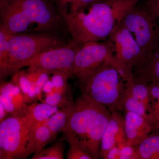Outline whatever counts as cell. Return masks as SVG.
<instances>
[{"label": "cell", "instance_id": "cell-1", "mask_svg": "<svg viewBox=\"0 0 159 159\" xmlns=\"http://www.w3.org/2000/svg\"><path fill=\"white\" fill-rule=\"evenodd\" d=\"M141 0H105L90 4L61 16L73 41L79 44L108 39L125 13Z\"/></svg>", "mask_w": 159, "mask_h": 159}, {"label": "cell", "instance_id": "cell-2", "mask_svg": "<svg viewBox=\"0 0 159 159\" xmlns=\"http://www.w3.org/2000/svg\"><path fill=\"white\" fill-rule=\"evenodd\" d=\"M0 30L11 34L54 29L59 17L48 0H1Z\"/></svg>", "mask_w": 159, "mask_h": 159}, {"label": "cell", "instance_id": "cell-3", "mask_svg": "<svg viewBox=\"0 0 159 159\" xmlns=\"http://www.w3.org/2000/svg\"><path fill=\"white\" fill-rule=\"evenodd\" d=\"M120 68L106 61L79 82L81 94L104 106L111 113L124 111L126 85Z\"/></svg>", "mask_w": 159, "mask_h": 159}, {"label": "cell", "instance_id": "cell-4", "mask_svg": "<svg viewBox=\"0 0 159 159\" xmlns=\"http://www.w3.org/2000/svg\"><path fill=\"white\" fill-rule=\"evenodd\" d=\"M34 152V132L25 117L11 115L1 122L0 159H27Z\"/></svg>", "mask_w": 159, "mask_h": 159}, {"label": "cell", "instance_id": "cell-5", "mask_svg": "<svg viewBox=\"0 0 159 159\" xmlns=\"http://www.w3.org/2000/svg\"><path fill=\"white\" fill-rule=\"evenodd\" d=\"M63 46L57 38L47 33L12 34L8 42L11 75L40 53Z\"/></svg>", "mask_w": 159, "mask_h": 159}, {"label": "cell", "instance_id": "cell-6", "mask_svg": "<svg viewBox=\"0 0 159 159\" xmlns=\"http://www.w3.org/2000/svg\"><path fill=\"white\" fill-rule=\"evenodd\" d=\"M121 22L132 34L148 60L159 46V25L156 18L147 8L136 6L125 13Z\"/></svg>", "mask_w": 159, "mask_h": 159}, {"label": "cell", "instance_id": "cell-7", "mask_svg": "<svg viewBox=\"0 0 159 159\" xmlns=\"http://www.w3.org/2000/svg\"><path fill=\"white\" fill-rule=\"evenodd\" d=\"M121 66L114 54L110 42H91L81 45L77 51L72 69V76L81 81L95 72L106 61Z\"/></svg>", "mask_w": 159, "mask_h": 159}, {"label": "cell", "instance_id": "cell-8", "mask_svg": "<svg viewBox=\"0 0 159 159\" xmlns=\"http://www.w3.org/2000/svg\"><path fill=\"white\" fill-rule=\"evenodd\" d=\"M103 106L81 94L74 102L70 118L62 131L66 140L74 141L87 151L86 136Z\"/></svg>", "mask_w": 159, "mask_h": 159}, {"label": "cell", "instance_id": "cell-9", "mask_svg": "<svg viewBox=\"0 0 159 159\" xmlns=\"http://www.w3.org/2000/svg\"><path fill=\"white\" fill-rule=\"evenodd\" d=\"M114 49L115 58L122 66L131 68L135 72L144 65L147 57L131 33L120 22L109 36Z\"/></svg>", "mask_w": 159, "mask_h": 159}, {"label": "cell", "instance_id": "cell-10", "mask_svg": "<svg viewBox=\"0 0 159 159\" xmlns=\"http://www.w3.org/2000/svg\"><path fill=\"white\" fill-rule=\"evenodd\" d=\"M81 45L73 41L67 45L44 51L28 61L24 67H29L28 72L44 71L50 74L59 70L72 72L76 53Z\"/></svg>", "mask_w": 159, "mask_h": 159}, {"label": "cell", "instance_id": "cell-11", "mask_svg": "<svg viewBox=\"0 0 159 159\" xmlns=\"http://www.w3.org/2000/svg\"><path fill=\"white\" fill-rule=\"evenodd\" d=\"M126 144L124 117L121 112L112 113L111 116L102 136L100 144L99 157L106 159L110 149L117 145Z\"/></svg>", "mask_w": 159, "mask_h": 159}, {"label": "cell", "instance_id": "cell-12", "mask_svg": "<svg viewBox=\"0 0 159 159\" xmlns=\"http://www.w3.org/2000/svg\"><path fill=\"white\" fill-rule=\"evenodd\" d=\"M111 116L110 111L103 106L97 114L86 136V149L93 159L100 158L101 140Z\"/></svg>", "mask_w": 159, "mask_h": 159}, {"label": "cell", "instance_id": "cell-13", "mask_svg": "<svg viewBox=\"0 0 159 159\" xmlns=\"http://www.w3.org/2000/svg\"><path fill=\"white\" fill-rule=\"evenodd\" d=\"M124 117L127 145L132 146L139 145L152 132L149 122L138 114L126 111Z\"/></svg>", "mask_w": 159, "mask_h": 159}, {"label": "cell", "instance_id": "cell-14", "mask_svg": "<svg viewBox=\"0 0 159 159\" xmlns=\"http://www.w3.org/2000/svg\"><path fill=\"white\" fill-rule=\"evenodd\" d=\"M58 106H54L45 102H34L28 105L25 116L26 122L34 132L39 126L43 125L54 113L59 109Z\"/></svg>", "mask_w": 159, "mask_h": 159}, {"label": "cell", "instance_id": "cell-15", "mask_svg": "<svg viewBox=\"0 0 159 159\" xmlns=\"http://www.w3.org/2000/svg\"><path fill=\"white\" fill-rule=\"evenodd\" d=\"M134 79L148 84L159 82V46L155 49L145 64L134 72Z\"/></svg>", "mask_w": 159, "mask_h": 159}, {"label": "cell", "instance_id": "cell-16", "mask_svg": "<svg viewBox=\"0 0 159 159\" xmlns=\"http://www.w3.org/2000/svg\"><path fill=\"white\" fill-rule=\"evenodd\" d=\"M74 106V102L72 98L65 105L61 107L45 122L51 131L53 140L60 132H62L69 122Z\"/></svg>", "mask_w": 159, "mask_h": 159}, {"label": "cell", "instance_id": "cell-17", "mask_svg": "<svg viewBox=\"0 0 159 159\" xmlns=\"http://www.w3.org/2000/svg\"><path fill=\"white\" fill-rule=\"evenodd\" d=\"M139 159H159V133H152L134 146Z\"/></svg>", "mask_w": 159, "mask_h": 159}, {"label": "cell", "instance_id": "cell-18", "mask_svg": "<svg viewBox=\"0 0 159 159\" xmlns=\"http://www.w3.org/2000/svg\"><path fill=\"white\" fill-rule=\"evenodd\" d=\"M12 34L0 30V77L1 80L11 75L8 48V41Z\"/></svg>", "mask_w": 159, "mask_h": 159}, {"label": "cell", "instance_id": "cell-19", "mask_svg": "<svg viewBox=\"0 0 159 159\" xmlns=\"http://www.w3.org/2000/svg\"><path fill=\"white\" fill-rule=\"evenodd\" d=\"M148 89L153 123L152 133H159V82L150 83Z\"/></svg>", "mask_w": 159, "mask_h": 159}, {"label": "cell", "instance_id": "cell-20", "mask_svg": "<svg viewBox=\"0 0 159 159\" xmlns=\"http://www.w3.org/2000/svg\"><path fill=\"white\" fill-rule=\"evenodd\" d=\"M131 89L133 96L145 106L148 114L151 117L150 97L148 84L134 79L131 83ZM153 127V123H152Z\"/></svg>", "mask_w": 159, "mask_h": 159}, {"label": "cell", "instance_id": "cell-21", "mask_svg": "<svg viewBox=\"0 0 159 159\" xmlns=\"http://www.w3.org/2000/svg\"><path fill=\"white\" fill-rule=\"evenodd\" d=\"M65 145L62 141L34 153L31 159H63Z\"/></svg>", "mask_w": 159, "mask_h": 159}, {"label": "cell", "instance_id": "cell-22", "mask_svg": "<svg viewBox=\"0 0 159 159\" xmlns=\"http://www.w3.org/2000/svg\"><path fill=\"white\" fill-rule=\"evenodd\" d=\"M103 1L105 0H55L58 12L61 16L90 4Z\"/></svg>", "mask_w": 159, "mask_h": 159}, {"label": "cell", "instance_id": "cell-23", "mask_svg": "<svg viewBox=\"0 0 159 159\" xmlns=\"http://www.w3.org/2000/svg\"><path fill=\"white\" fill-rule=\"evenodd\" d=\"M34 136L35 142L34 153L43 150L50 142L53 141L52 133L45 123L35 130Z\"/></svg>", "mask_w": 159, "mask_h": 159}, {"label": "cell", "instance_id": "cell-24", "mask_svg": "<svg viewBox=\"0 0 159 159\" xmlns=\"http://www.w3.org/2000/svg\"><path fill=\"white\" fill-rule=\"evenodd\" d=\"M51 80L54 84L53 92L66 94L68 93V80L72 76V72L69 70L56 71L53 73Z\"/></svg>", "mask_w": 159, "mask_h": 159}, {"label": "cell", "instance_id": "cell-25", "mask_svg": "<svg viewBox=\"0 0 159 159\" xmlns=\"http://www.w3.org/2000/svg\"><path fill=\"white\" fill-rule=\"evenodd\" d=\"M70 148L67 153L68 159H92L93 158L87 151L80 147L76 142L70 140H67Z\"/></svg>", "mask_w": 159, "mask_h": 159}, {"label": "cell", "instance_id": "cell-26", "mask_svg": "<svg viewBox=\"0 0 159 159\" xmlns=\"http://www.w3.org/2000/svg\"><path fill=\"white\" fill-rule=\"evenodd\" d=\"M60 93L57 92H53L47 94L45 102L47 104L54 106H58L59 107L65 105L72 98V95L68 97L66 94Z\"/></svg>", "mask_w": 159, "mask_h": 159}, {"label": "cell", "instance_id": "cell-27", "mask_svg": "<svg viewBox=\"0 0 159 159\" xmlns=\"http://www.w3.org/2000/svg\"><path fill=\"white\" fill-rule=\"evenodd\" d=\"M13 75L11 81L20 87L23 94H27L31 84L27 77L26 71L20 70Z\"/></svg>", "mask_w": 159, "mask_h": 159}, {"label": "cell", "instance_id": "cell-28", "mask_svg": "<svg viewBox=\"0 0 159 159\" xmlns=\"http://www.w3.org/2000/svg\"><path fill=\"white\" fill-rule=\"evenodd\" d=\"M13 103L16 111V116H25L27 111L28 105H26L22 93L15 95L12 99Z\"/></svg>", "mask_w": 159, "mask_h": 159}, {"label": "cell", "instance_id": "cell-29", "mask_svg": "<svg viewBox=\"0 0 159 159\" xmlns=\"http://www.w3.org/2000/svg\"><path fill=\"white\" fill-rule=\"evenodd\" d=\"M120 148L119 159H139L134 146L125 144L119 147Z\"/></svg>", "mask_w": 159, "mask_h": 159}, {"label": "cell", "instance_id": "cell-30", "mask_svg": "<svg viewBox=\"0 0 159 159\" xmlns=\"http://www.w3.org/2000/svg\"><path fill=\"white\" fill-rule=\"evenodd\" d=\"M0 102L4 106L6 111L13 116H16V111L12 101L6 95H0Z\"/></svg>", "mask_w": 159, "mask_h": 159}, {"label": "cell", "instance_id": "cell-31", "mask_svg": "<svg viewBox=\"0 0 159 159\" xmlns=\"http://www.w3.org/2000/svg\"><path fill=\"white\" fill-rule=\"evenodd\" d=\"M147 9L159 20V0H146Z\"/></svg>", "mask_w": 159, "mask_h": 159}, {"label": "cell", "instance_id": "cell-32", "mask_svg": "<svg viewBox=\"0 0 159 159\" xmlns=\"http://www.w3.org/2000/svg\"><path fill=\"white\" fill-rule=\"evenodd\" d=\"M0 87V93L1 95H7L9 93L13 92L15 84L12 81L2 83Z\"/></svg>", "mask_w": 159, "mask_h": 159}, {"label": "cell", "instance_id": "cell-33", "mask_svg": "<svg viewBox=\"0 0 159 159\" xmlns=\"http://www.w3.org/2000/svg\"><path fill=\"white\" fill-rule=\"evenodd\" d=\"M38 77L36 82V85L42 89L43 86L49 80V73L44 71H39Z\"/></svg>", "mask_w": 159, "mask_h": 159}, {"label": "cell", "instance_id": "cell-34", "mask_svg": "<svg viewBox=\"0 0 159 159\" xmlns=\"http://www.w3.org/2000/svg\"><path fill=\"white\" fill-rule=\"evenodd\" d=\"M120 148L116 145L110 150L106 159H119Z\"/></svg>", "mask_w": 159, "mask_h": 159}, {"label": "cell", "instance_id": "cell-35", "mask_svg": "<svg viewBox=\"0 0 159 159\" xmlns=\"http://www.w3.org/2000/svg\"><path fill=\"white\" fill-rule=\"evenodd\" d=\"M54 88V84L52 82V80H49L43 86L42 90L46 93L49 94L52 93Z\"/></svg>", "mask_w": 159, "mask_h": 159}, {"label": "cell", "instance_id": "cell-36", "mask_svg": "<svg viewBox=\"0 0 159 159\" xmlns=\"http://www.w3.org/2000/svg\"><path fill=\"white\" fill-rule=\"evenodd\" d=\"M8 113L9 112L6 111L4 106L0 102V122H2L5 119Z\"/></svg>", "mask_w": 159, "mask_h": 159}, {"label": "cell", "instance_id": "cell-37", "mask_svg": "<svg viewBox=\"0 0 159 159\" xmlns=\"http://www.w3.org/2000/svg\"><path fill=\"white\" fill-rule=\"evenodd\" d=\"M35 93H36V98L38 100L42 101V89L40 88L37 85H35Z\"/></svg>", "mask_w": 159, "mask_h": 159}, {"label": "cell", "instance_id": "cell-38", "mask_svg": "<svg viewBox=\"0 0 159 159\" xmlns=\"http://www.w3.org/2000/svg\"><path fill=\"white\" fill-rule=\"evenodd\" d=\"M13 93H14V95H17L20 93H22L21 90L18 85L15 84L14 89H13Z\"/></svg>", "mask_w": 159, "mask_h": 159}]
</instances>
